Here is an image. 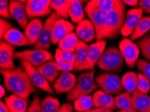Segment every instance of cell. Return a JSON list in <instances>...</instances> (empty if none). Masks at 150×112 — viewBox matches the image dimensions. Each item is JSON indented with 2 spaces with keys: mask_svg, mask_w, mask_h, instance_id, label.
I'll use <instances>...</instances> for the list:
<instances>
[{
  "mask_svg": "<svg viewBox=\"0 0 150 112\" xmlns=\"http://www.w3.org/2000/svg\"><path fill=\"white\" fill-rule=\"evenodd\" d=\"M7 90L24 98H29L36 91L28 73L22 65L8 70H1Z\"/></svg>",
  "mask_w": 150,
  "mask_h": 112,
  "instance_id": "obj_1",
  "label": "cell"
},
{
  "mask_svg": "<svg viewBox=\"0 0 150 112\" xmlns=\"http://www.w3.org/2000/svg\"><path fill=\"white\" fill-rule=\"evenodd\" d=\"M94 74L95 68L79 75L74 89L66 95L67 101H75L78 98L89 95L96 91L98 86L95 81Z\"/></svg>",
  "mask_w": 150,
  "mask_h": 112,
  "instance_id": "obj_2",
  "label": "cell"
},
{
  "mask_svg": "<svg viewBox=\"0 0 150 112\" xmlns=\"http://www.w3.org/2000/svg\"><path fill=\"white\" fill-rule=\"evenodd\" d=\"M125 60L119 49L110 46L106 49L97 63L100 69L110 73H119L123 68Z\"/></svg>",
  "mask_w": 150,
  "mask_h": 112,
  "instance_id": "obj_3",
  "label": "cell"
},
{
  "mask_svg": "<svg viewBox=\"0 0 150 112\" xmlns=\"http://www.w3.org/2000/svg\"><path fill=\"white\" fill-rule=\"evenodd\" d=\"M125 18V4L117 10L108 13L102 40H113L117 38L120 34Z\"/></svg>",
  "mask_w": 150,
  "mask_h": 112,
  "instance_id": "obj_4",
  "label": "cell"
},
{
  "mask_svg": "<svg viewBox=\"0 0 150 112\" xmlns=\"http://www.w3.org/2000/svg\"><path fill=\"white\" fill-rule=\"evenodd\" d=\"M98 86L104 93L110 95H119L125 92L122 80L119 76L108 72L99 73L95 78Z\"/></svg>",
  "mask_w": 150,
  "mask_h": 112,
  "instance_id": "obj_5",
  "label": "cell"
},
{
  "mask_svg": "<svg viewBox=\"0 0 150 112\" xmlns=\"http://www.w3.org/2000/svg\"><path fill=\"white\" fill-rule=\"evenodd\" d=\"M14 58L20 61H25L38 68L47 62L54 61V56L48 51L42 49L25 50L21 52H16Z\"/></svg>",
  "mask_w": 150,
  "mask_h": 112,
  "instance_id": "obj_6",
  "label": "cell"
},
{
  "mask_svg": "<svg viewBox=\"0 0 150 112\" xmlns=\"http://www.w3.org/2000/svg\"><path fill=\"white\" fill-rule=\"evenodd\" d=\"M61 17L56 11H53L45 21L39 39L34 45V49H42L49 51L51 48L52 34L54 23Z\"/></svg>",
  "mask_w": 150,
  "mask_h": 112,
  "instance_id": "obj_7",
  "label": "cell"
},
{
  "mask_svg": "<svg viewBox=\"0 0 150 112\" xmlns=\"http://www.w3.org/2000/svg\"><path fill=\"white\" fill-rule=\"evenodd\" d=\"M20 62L36 88L42 89L47 93H49L50 95H54V91L53 87L51 86V84L39 72L37 68L27 61H20Z\"/></svg>",
  "mask_w": 150,
  "mask_h": 112,
  "instance_id": "obj_8",
  "label": "cell"
},
{
  "mask_svg": "<svg viewBox=\"0 0 150 112\" xmlns=\"http://www.w3.org/2000/svg\"><path fill=\"white\" fill-rule=\"evenodd\" d=\"M119 49L123 56L126 65L129 68H134L139 60L140 50L136 43L128 38H124L120 41Z\"/></svg>",
  "mask_w": 150,
  "mask_h": 112,
  "instance_id": "obj_9",
  "label": "cell"
},
{
  "mask_svg": "<svg viewBox=\"0 0 150 112\" xmlns=\"http://www.w3.org/2000/svg\"><path fill=\"white\" fill-rule=\"evenodd\" d=\"M51 0H28L26 11L28 19L45 17L52 13Z\"/></svg>",
  "mask_w": 150,
  "mask_h": 112,
  "instance_id": "obj_10",
  "label": "cell"
},
{
  "mask_svg": "<svg viewBox=\"0 0 150 112\" xmlns=\"http://www.w3.org/2000/svg\"><path fill=\"white\" fill-rule=\"evenodd\" d=\"M84 11L94 27L96 31V41L102 40V37L106 28L107 13L87 6L85 7Z\"/></svg>",
  "mask_w": 150,
  "mask_h": 112,
  "instance_id": "obj_11",
  "label": "cell"
},
{
  "mask_svg": "<svg viewBox=\"0 0 150 112\" xmlns=\"http://www.w3.org/2000/svg\"><path fill=\"white\" fill-rule=\"evenodd\" d=\"M107 44L106 40L96 41L89 45L88 51L87 60L85 64L81 67L80 71L82 70H91L94 69L95 65H97L99 59L100 58L103 52L106 50V46Z\"/></svg>",
  "mask_w": 150,
  "mask_h": 112,
  "instance_id": "obj_12",
  "label": "cell"
},
{
  "mask_svg": "<svg viewBox=\"0 0 150 112\" xmlns=\"http://www.w3.org/2000/svg\"><path fill=\"white\" fill-rule=\"evenodd\" d=\"M144 11L142 8H136L127 11L125 21L120 32V34L124 37L131 36L137 28L139 22L143 18Z\"/></svg>",
  "mask_w": 150,
  "mask_h": 112,
  "instance_id": "obj_13",
  "label": "cell"
},
{
  "mask_svg": "<svg viewBox=\"0 0 150 112\" xmlns=\"http://www.w3.org/2000/svg\"><path fill=\"white\" fill-rule=\"evenodd\" d=\"M77 82L76 76L70 72H61L59 76L53 84V88L57 94L69 93Z\"/></svg>",
  "mask_w": 150,
  "mask_h": 112,
  "instance_id": "obj_14",
  "label": "cell"
},
{
  "mask_svg": "<svg viewBox=\"0 0 150 112\" xmlns=\"http://www.w3.org/2000/svg\"><path fill=\"white\" fill-rule=\"evenodd\" d=\"M15 46L9 44L4 39L0 42V68L1 70L12 69L15 67L13 63L15 54Z\"/></svg>",
  "mask_w": 150,
  "mask_h": 112,
  "instance_id": "obj_15",
  "label": "cell"
},
{
  "mask_svg": "<svg viewBox=\"0 0 150 112\" xmlns=\"http://www.w3.org/2000/svg\"><path fill=\"white\" fill-rule=\"evenodd\" d=\"M76 28L74 24H71L66 20H58L54 23L53 34H52L51 43L54 45L59 44L61 40H62L68 34L73 32Z\"/></svg>",
  "mask_w": 150,
  "mask_h": 112,
  "instance_id": "obj_16",
  "label": "cell"
},
{
  "mask_svg": "<svg viewBox=\"0 0 150 112\" xmlns=\"http://www.w3.org/2000/svg\"><path fill=\"white\" fill-rule=\"evenodd\" d=\"M10 11L12 18L25 30L29 23L26 11V4L21 1H10Z\"/></svg>",
  "mask_w": 150,
  "mask_h": 112,
  "instance_id": "obj_17",
  "label": "cell"
},
{
  "mask_svg": "<svg viewBox=\"0 0 150 112\" xmlns=\"http://www.w3.org/2000/svg\"><path fill=\"white\" fill-rule=\"evenodd\" d=\"M76 34L80 40L88 43L96 39V31L90 20L85 19L76 27Z\"/></svg>",
  "mask_w": 150,
  "mask_h": 112,
  "instance_id": "obj_18",
  "label": "cell"
},
{
  "mask_svg": "<svg viewBox=\"0 0 150 112\" xmlns=\"http://www.w3.org/2000/svg\"><path fill=\"white\" fill-rule=\"evenodd\" d=\"M43 26L44 24L39 18H35L29 22L24 30V34L28 38L30 45H35L37 42L41 34Z\"/></svg>",
  "mask_w": 150,
  "mask_h": 112,
  "instance_id": "obj_19",
  "label": "cell"
},
{
  "mask_svg": "<svg viewBox=\"0 0 150 112\" xmlns=\"http://www.w3.org/2000/svg\"><path fill=\"white\" fill-rule=\"evenodd\" d=\"M94 108H106L115 110L117 108L115 106V97L104 93L102 90H98L93 95Z\"/></svg>",
  "mask_w": 150,
  "mask_h": 112,
  "instance_id": "obj_20",
  "label": "cell"
},
{
  "mask_svg": "<svg viewBox=\"0 0 150 112\" xmlns=\"http://www.w3.org/2000/svg\"><path fill=\"white\" fill-rule=\"evenodd\" d=\"M30 102L29 98H24L15 94L5 98V103L11 112H26Z\"/></svg>",
  "mask_w": 150,
  "mask_h": 112,
  "instance_id": "obj_21",
  "label": "cell"
},
{
  "mask_svg": "<svg viewBox=\"0 0 150 112\" xmlns=\"http://www.w3.org/2000/svg\"><path fill=\"white\" fill-rule=\"evenodd\" d=\"M37 68L50 84H53L61 73V70L55 61L47 62Z\"/></svg>",
  "mask_w": 150,
  "mask_h": 112,
  "instance_id": "obj_22",
  "label": "cell"
},
{
  "mask_svg": "<svg viewBox=\"0 0 150 112\" xmlns=\"http://www.w3.org/2000/svg\"><path fill=\"white\" fill-rule=\"evenodd\" d=\"M123 5L125 4L120 0H92L86 6L96 8L108 13Z\"/></svg>",
  "mask_w": 150,
  "mask_h": 112,
  "instance_id": "obj_23",
  "label": "cell"
},
{
  "mask_svg": "<svg viewBox=\"0 0 150 112\" xmlns=\"http://www.w3.org/2000/svg\"><path fill=\"white\" fill-rule=\"evenodd\" d=\"M3 39L14 46H26L30 45L28 38L25 34L16 28L10 30L5 35Z\"/></svg>",
  "mask_w": 150,
  "mask_h": 112,
  "instance_id": "obj_24",
  "label": "cell"
},
{
  "mask_svg": "<svg viewBox=\"0 0 150 112\" xmlns=\"http://www.w3.org/2000/svg\"><path fill=\"white\" fill-rule=\"evenodd\" d=\"M115 102L116 107L120 110L128 112H137L134 106L132 95L127 91L116 96L115 97Z\"/></svg>",
  "mask_w": 150,
  "mask_h": 112,
  "instance_id": "obj_25",
  "label": "cell"
},
{
  "mask_svg": "<svg viewBox=\"0 0 150 112\" xmlns=\"http://www.w3.org/2000/svg\"><path fill=\"white\" fill-rule=\"evenodd\" d=\"M89 45L83 41H79L78 47L75 51L74 71H80L81 67L85 64L88 56V51Z\"/></svg>",
  "mask_w": 150,
  "mask_h": 112,
  "instance_id": "obj_26",
  "label": "cell"
},
{
  "mask_svg": "<svg viewBox=\"0 0 150 112\" xmlns=\"http://www.w3.org/2000/svg\"><path fill=\"white\" fill-rule=\"evenodd\" d=\"M85 11L83 8L82 1L71 0L69 8V17L74 24H78L85 20Z\"/></svg>",
  "mask_w": 150,
  "mask_h": 112,
  "instance_id": "obj_27",
  "label": "cell"
},
{
  "mask_svg": "<svg viewBox=\"0 0 150 112\" xmlns=\"http://www.w3.org/2000/svg\"><path fill=\"white\" fill-rule=\"evenodd\" d=\"M132 99L137 112H150V95L136 90L132 94Z\"/></svg>",
  "mask_w": 150,
  "mask_h": 112,
  "instance_id": "obj_28",
  "label": "cell"
},
{
  "mask_svg": "<svg viewBox=\"0 0 150 112\" xmlns=\"http://www.w3.org/2000/svg\"><path fill=\"white\" fill-rule=\"evenodd\" d=\"M122 83L125 90L132 95L137 89L138 75L133 71H128L122 77Z\"/></svg>",
  "mask_w": 150,
  "mask_h": 112,
  "instance_id": "obj_29",
  "label": "cell"
},
{
  "mask_svg": "<svg viewBox=\"0 0 150 112\" xmlns=\"http://www.w3.org/2000/svg\"><path fill=\"white\" fill-rule=\"evenodd\" d=\"M79 41L80 40H79L77 34L74 32H71L60 41L58 44L59 48L63 51L75 52Z\"/></svg>",
  "mask_w": 150,
  "mask_h": 112,
  "instance_id": "obj_30",
  "label": "cell"
},
{
  "mask_svg": "<svg viewBox=\"0 0 150 112\" xmlns=\"http://www.w3.org/2000/svg\"><path fill=\"white\" fill-rule=\"evenodd\" d=\"M71 0H51V8L56 11L61 18L67 20L69 17V8Z\"/></svg>",
  "mask_w": 150,
  "mask_h": 112,
  "instance_id": "obj_31",
  "label": "cell"
},
{
  "mask_svg": "<svg viewBox=\"0 0 150 112\" xmlns=\"http://www.w3.org/2000/svg\"><path fill=\"white\" fill-rule=\"evenodd\" d=\"M150 30V15L143 17L139 22L137 28L130 36V40H135L142 38Z\"/></svg>",
  "mask_w": 150,
  "mask_h": 112,
  "instance_id": "obj_32",
  "label": "cell"
},
{
  "mask_svg": "<svg viewBox=\"0 0 150 112\" xmlns=\"http://www.w3.org/2000/svg\"><path fill=\"white\" fill-rule=\"evenodd\" d=\"M61 106L59 99L51 95H47L40 103L42 112H58Z\"/></svg>",
  "mask_w": 150,
  "mask_h": 112,
  "instance_id": "obj_33",
  "label": "cell"
},
{
  "mask_svg": "<svg viewBox=\"0 0 150 112\" xmlns=\"http://www.w3.org/2000/svg\"><path fill=\"white\" fill-rule=\"evenodd\" d=\"M74 109L78 112H87L94 107L93 97L85 95L77 99L74 101Z\"/></svg>",
  "mask_w": 150,
  "mask_h": 112,
  "instance_id": "obj_34",
  "label": "cell"
},
{
  "mask_svg": "<svg viewBox=\"0 0 150 112\" xmlns=\"http://www.w3.org/2000/svg\"><path fill=\"white\" fill-rule=\"evenodd\" d=\"M142 56L150 62V34H147L140 38L136 43Z\"/></svg>",
  "mask_w": 150,
  "mask_h": 112,
  "instance_id": "obj_35",
  "label": "cell"
},
{
  "mask_svg": "<svg viewBox=\"0 0 150 112\" xmlns=\"http://www.w3.org/2000/svg\"><path fill=\"white\" fill-rule=\"evenodd\" d=\"M54 61L57 64L61 72H70L74 70V65L64 60L57 52H55V55H54Z\"/></svg>",
  "mask_w": 150,
  "mask_h": 112,
  "instance_id": "obj_36",
  "label": "cell"
},
{
  "mask_svg": "<svg viewBox=\"0 0 150 112\" xmlns=\"http://www.w3.org/2000/svg\"><path fill=\"white\" fill-rule=\"evenodd\" d=\"M137 69L150 82V63L143 58H139L137 62Z\"/></svg>",
  "mask_w": 150,
  "mask_h": 112,
  "instance_id": "obj_37",
  "label": "cell"
},
{
  "mask_svg": "<svg viewBox=\"0 0 150 112\" xmlns=\"http://www.w3.org/2000/svg\"><path fill=\"white\" fill-rule=\"evenodd\" d=\"M139 91L143 93H148L150 90V82L148 79L144 75L139 73L138 74V83L137 89Z\"/></svg>",
  "mask_w": 150,
  "mask_h": 112,
  "instance_id": "obj_38",
  "label": "cell"
},
{
  "mask_svg": "<svg viewBox=\"0 0 150 112\" xmlns=\"http://www.w3.org/2000/svg\"><path fill=\"white\" fill-rule=\"evenodd\" d=\"M0 15L2 18L7 19H12L10 11V2L8 0H1L0 1Z\"/></svg>",
  "mask_w": 150,
  "mask_h": 112,
  "instance_id": "obj_39",
  "label": "cell"
},
{
  "mask_svg": "<svg viewBox=\"0 0 150 112\" xmlns=\"http://www.w3.org/2000/svg\"><path fill=\"white\" fill-rule=\"evenodd\" d=\"M40 103H41V100L40 99V97L36 94H35L30 106H28L26 112H42Z\"/></svg>",
  "mask_w": 150,
  "mask_h": 112,
  "instance_id": "obj_40",
  "label": "cell"
},
{
  "mask_svg": "<svg viewBox=\"0 0 150 112\" xmlns=\"http://www.w3.org/2000/svg\"><path fill=\"white\" fill-rule=\"evenodd\" d=\"M13 28V24L9 22L4 18L0 19V37L1 39H3L4 36L8 32Z\"/></svg>",
  "mask_w": 150,
  "mask_h": 112,
  "instance_id": "obj_41",
  "label": "cell"
},
{
  "mask_svg": "<svg viewBox=\"0 0 150 112\" xmlns=\"http://www.w3.org/2000/svg\"><path fill=\"white\" fill-rule=\"evenodd\" d=\"M55 52H58V53L59 54V55L62 57L64 60L68 62V63L72 64V65H74V62H75L74 52H70L63 51V50L60 49L59 48H57V49H56Z\"/></svg>",
  "mask_w": 150,
  "mask_h": 112,
  "instance_id": "obj_42",
  "label": "cell"
},
{
  "mask_svg": "<svg viewBox=\"0 0 150 112\" xmlns=\"http://www.w3.org/2000/svg\"><path fill=\"white\" fill-rule=\"evenodd\" d=\"M139 6L144 12L150 14V0H140Z\"/></svg>",
  "mask_w": 150,
  "mask_h": 112,
  "instance_id": "obj_43",
  "label": "cell"
},
{
  "mask_svg": "<svg viewBox=\"0 0 150 112\" xmlns=\"http://www.w3.org/2000/svg\"><path fill=\"white\" fill-rule=\"evenodd\" d=\"M74 107L71 103H65L61 106L58 112H73Z\"/></svg>",
  "mask_w": 150,
  "mask_h": 112,
  "instance_id": "obj_44",
  "label": "cell"
},
{
  "mask_svg": "<svg viewBox=\"0 0 150 112\" xmlns=\"http://www.w3.org/2000/svg\"><path fill=\"white\" fill-rule=\"evenodd\" d=\"M122 2L126 5H128L131 7H133V8H136L139 6V1L137 0H123Z\"/></svg>",
  "mask_w": 150,
  "mask_h": 112,
  "instance_id": "obj_45",
  "label": "cell"
},
{
  "mask_svg": "<svg viewBox=\"0 0 150 112\" xmlns=\"http://www.w3.org/2000/svg\"><path fill=\"white\" fill-rule=\"evenodd\" d=\"M0 112H11L6 103L3 101H0Z\"/></svg>",
  "mask_w": 150,
  "mask_h": 112,
  "instance_id": "obj_46",
  "label": "cell"
},
{
  "mask_svg": "<svg viewBox=\"0 0 150 112\" xmlns=\"http://www.w3.org/2000/svg\"><path fill=\"white\" fill-rule=\"evenodd\" d=\"M87 112H113V110L106 108H94Z\"/></svg>",
  "mask_w": 150,
  "mask_h": 112,
  "instance_id": "obj_47",
  "label": "cell"
},
{
  "mask_svg": "<svg viewBox=\"0 0 150 112\" xmlns=\"http://www.w3.org/2000/svg\"><path fill=\"white\" fill-rule=\"evenodd\" d=\"M6 95V89L3 86H0V97L2 98Z\"/></svg>",
  "mask_w": 150,
  "mask_h": 112,
  "instance_id": "obj_48",
  "label": "cell"
},
{
  "mask_svg": "<svg viewBox=\"0 0 150 112\" xmlns=\"http://www.w3.org/2000/svg\"><path fill=\"white\" fill-rule=\"evenodd\" d=\"M121 111V112H128V111H122V110H120Z\"/></svg>",
  "mask_w": 150,
  "mask_h": 112,
  "instance_id": "obj_49",
  "label": "cell"
},
{
  "mask_svg": "<svg viewBox=\"0 0 150 112\" xmlns=\"http://www.w3.org/2000/svg\"><path fill=\"white\" fill-rule=\"evenodd\" d=\"M117 112H121V111L120 110V111H117Z\"/></svg>",
  "mask_w": 150,
  "mask_h": 112,
  "instance_id": "obj_50",
  "label": "cell"
}]
</instances>
